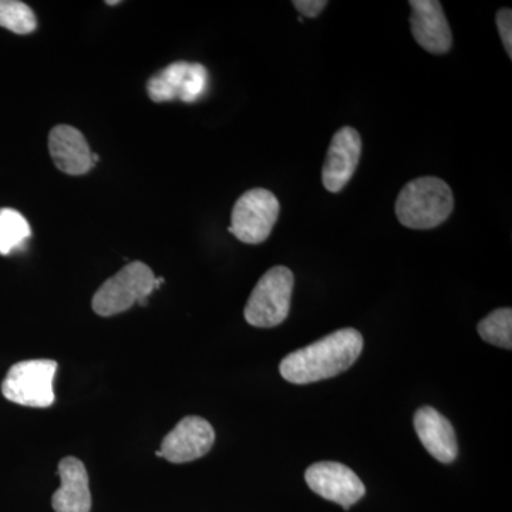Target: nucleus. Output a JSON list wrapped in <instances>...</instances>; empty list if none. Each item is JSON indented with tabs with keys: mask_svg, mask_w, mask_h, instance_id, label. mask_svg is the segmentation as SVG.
<instances>
[{
	"mask_svg": "<svg viewBox=\"0 0 512 512\" xmlns=\"http://www.w3.org/2000/svg\"><path fill=\"white\" fill-rule=\"evenodd\" d=\"M363 338L356 329H340L282 360L279 372L293 384L330 379L348 370L359 359Z\"/></svg>",
	"mask_w": 512,
	"mask_h": 512,
	"instance_id": "f257e3e1",
	"label": "nucleus"
},
{
	"mask_svg": "<svg viewBox=\"0 0 512 512\" xmlns=\"http://www.w3.org/2000/svg\"><path fill=\"white\" fill-rule=\"evenodd\" d=\"M454 208L453 191L437 177H420L404 185L396 201L400 224L412 229L439 227Z\"/></svg>",
	"mask_w": 512,
	"mask_h": 512,
	"instance_id": "f03ea898",
	"label": "nucleus"
},
{
	"mask_svg": "<svg viewBox=\"0 0 512 512\" xmlns=\"http://www.w3.org/2000/svg\"><path fill=\"white\" fill-rule=\"evenodd\" d=\"M163 282L164 279L156 278L144 262H131L97 289L92 301L93 311L110 318L128 311L136 303L146 306L148 296Z\"/></svg>",
	"mask_w": 512,
	"mask_h": 512,
	"instance_id": "7ed1b4c3",
	"label": "nucleus"
},
{
	"mask_svg": "<svg viewBox=\"0 0 512 512\" xmlns=\"http://www.w3.org/2000/svg\"><path fill=\"white\" fill-rule=\"evenodd\" d=\"M293 274L286 266H274L256 284L244 309L245 320L255 328H275L291 311Z\"/></svg>",
	"mask_w": 512,
	"mask_h": 512,
	"instance_id": "20e7f679",
	"label": "nucleus"
},
{
	"mask_svg": "<svg viewBox=\"0 0 512 512\" xmlns=\"http://www.w3.org/2000/svg\"><path fill=\"white\" fill-rule=\"evenodd\" d=\"M57 362L50 359L23 360L10 367L2 382V393L20 406L46 409L55 403L53 380Z\"/></svg>",
	"mask_w": 512,
	"mask_h": 512,
	"instance_id": "39448f33",
	"label": "nucleus"
},
{
	"mask_svg": "<svg viewBox=\"0 0 512 512\" xmlns=\"http://www.w3.org/2000/svg\"><path fill=\"white\" fill-rule=\"evenodd\" d=\"M279 211L281 205L271 191L254 188L235 202L228 231L244 244H262L271 235L278 221Z\"/></svg>",
	"mask_w": 512,
	"mask_h": 512,
	"instance_id": "423d86ee",
	"label": "nucleus"
},
{
	"mask_svg": "<svg viewBox=\"0 0 512 512\" xmlns=\"http://www.w3.org/2000/svg\"><path fill=\"white\" fill-rule=\"evenodd\" d=\"M207 89L208 70L200 63H171L147 83L148 96L156 103L173 100L194 103Z\"/></svg>",
	"mask_w": 512,
	"mask_h": 512,
	"instance_id": "0eeeda50",
	"label": "nucleus"
},
{
	"mask_svg": "<svg viewBox=\"0 0 512 512\" xmlns=\"http://www.w3.org/2000/svg\"><path fill=\"white\" fill-rule=\"evenodd\" d=\"M305 480L313 493L342 505L345 510H349L366 494L365 484L357 477L355 471L333 461L313 464L306 470Z\"/></svg>",
	"mask_w": 512,
	"mask_h": 512,
	"instance_id": "6e6552de",
	"label": "nucleus"
},
{
	"mask_svg": "<svg viewBox=\"0 0 512 512\" xmlns=\"http://www.w3.org/2000/svg\"><path fill=\"white\" fill-rule=\"evenodd\" d=\"M215 431L207 420L198 416L184 417L161 443V457L174 464L191 463L210 453Z\"/></svg>",
	"mask_w": 512,
	"mask_h": 512,
	"instance_id": "1a4fd4ad",
	"label": "nucleus"
},
{
	"mask_svg": "<svg viewBox=\"0 0 512 512\" xmlns=\"http://www.w3.org/2000/svg\"><path fill=\"white\" fill-rule=\"evenodd\" d=\"M362 153V138L353 127L336 131L322 168L323 187L329 192H340L352 180Z\"/></svg>",
	"mask_w": 512,
	"mask_h": 512,
	"instance_id": "9d476101",
	"label": "nucleus"
},
{
	"mask_svg": "<svg viewBox=\"0 0 512 512\" xmlns=\"http://www.w3.org/2000/svg\"><path fill=\"white\" fill-rule=\"evenodd\" d=\"M410 26L414 40L433 55H444L453 46V35L443 6L437 0H412Z\"/></svg>",
	"mask_w": 512,
	"mask_h": 512,
	"instance_id": "9b49d317",
	"label": "nucleus"
},
{
	"mask_svg": "<svg viewBox=\"0 0 512 512\" xmlns=\"http://www.w3.org/2000/svg\"><path fill=\"white\" fill-rule=\"evenodd\" d=\"M414 429L424 448L440 463L450 464L456 460V431L443 414L430 406L421 407L414 414Z\"/></svg>",
	"mask_w": 512,
	"mask_h": 512,
	"instance_id": "f8f14e48",
	"label": "nucleus"
},
{
	"mask_svg": "<svg viewBox=\"0 0 512 512\" xmlns=\"http://www.w3.org/2000/svg\"><path fill=\"white\" fill-rule=\"evenodd\" d=\"M50 156L64 174L83 175L94 167L93 153L86 137L72 126H57L50 131Z\"/></svg>",
	"mask_w": 512,
	"mask_h": 512,
	"instance_id": "ddd939ff",
	"label": "nucleus"
},
{
	"mask_svg": "<svg viewBox=\"0 0 512 512\" xmlns=\"http://www.w3.org/2000/svg\"><path fill=\"white\" fill-rule=\"evenodd\" d=\"M60 488L53 494L52 507L56 512H90L89 474L76 457L63 458L59 463Z\"/></svg>",
	"mask_w": 512,
	"mask_h": 512,
	"instance_id": "4468645a",
	"label": "nucleus"
},
{
	"mask_svg": "<svg viewBox=\"0 0 512 512\" xmlns=\"http://www.w3.org/2000/svg\"><path fill=\"white\" fill-rule=\"evenodd\" d=\"M32 235L28 220L12 208L0 210V255L22 248Z\"/></svg>",
	"mask_w": 512,
	"mask_h": 512,
	"instance_id": "2eb2a0df",
	"label": "nucleus"
},
{
	"mask_svg": "<svg viewBox=\"0 0 512 512\" xmlns=\"http://www.w3.org/2000/svg\"><path fill=\"white\" fill-rule=\"evenodd\" d=\"M478 333L484 342L500 348H512V311L501 308L491 312L487 318L478 323Z\"/></svg>",
	"mask_w": 512,
	"mask_h": 512,
	"instance_id": "dca6fc26",
	"label": "nucleus"
},
{
	"mask_svg": "<svg viewBox=\"0 0 512 512\" xmlns=\"http://www.w3.org/2000/svg\"><path fill=\"white\" fill-rule=\"evenodd\" d=\"M0 26L18 35H28L36 29L37 20L35 13L26 3L18 0H0Z\"/></svg>",
	"mask_w": 512,
	"mask_h": 512,
	"instance_id": "f3484780",
	"label": "nucleus"
},
{
	"mask_svg": "<svg viewBox=\"0 0 512 512\" xmlns=\"http://www.w3.org/2000/svg\"><path fill=\"white\" fill-rule=\"evenodd\" d=\"M495 20H497V28L498 33H500L501 40H503V45L505 52H507L508 57L512 59V12L511 9H501L498 10L497 16H495Z\"/></svg>",
	"mask_w": 512,
	"mask_h": 512,
	"instance_id": "a211bd4d",
	"label": "nucleus"
},
{
	"mask_svg": "<svg viewBox=\"0 0 512 512\" xmlns=\"http://www.w3.org/2000/svg\"><path fill=\"white\" fill-rule=\"evenodd\" d=\"M292 5L306 18H316L328 6L326 0H293Z\"/></svg>",
	"mask_w": 512,
	"mask_h": 512,
	"instance_id": "6ab92c4d",
	"label": "nucleus"
},
{
	"mask_svg": "<svg viewBox=\"0 0 512 512\" xmlns=\"http://www.w3.org/2000/svg\"><path fill=\"white\" fill-rule=\"evenodd\" d=\"M120 2H107V5H119Z\"/></svg>",
	"mask_w": 512,
	"mask_h": 512,
	"instance_id": "aec40b11",
	"label": "nucleus"
}]
</instances>
